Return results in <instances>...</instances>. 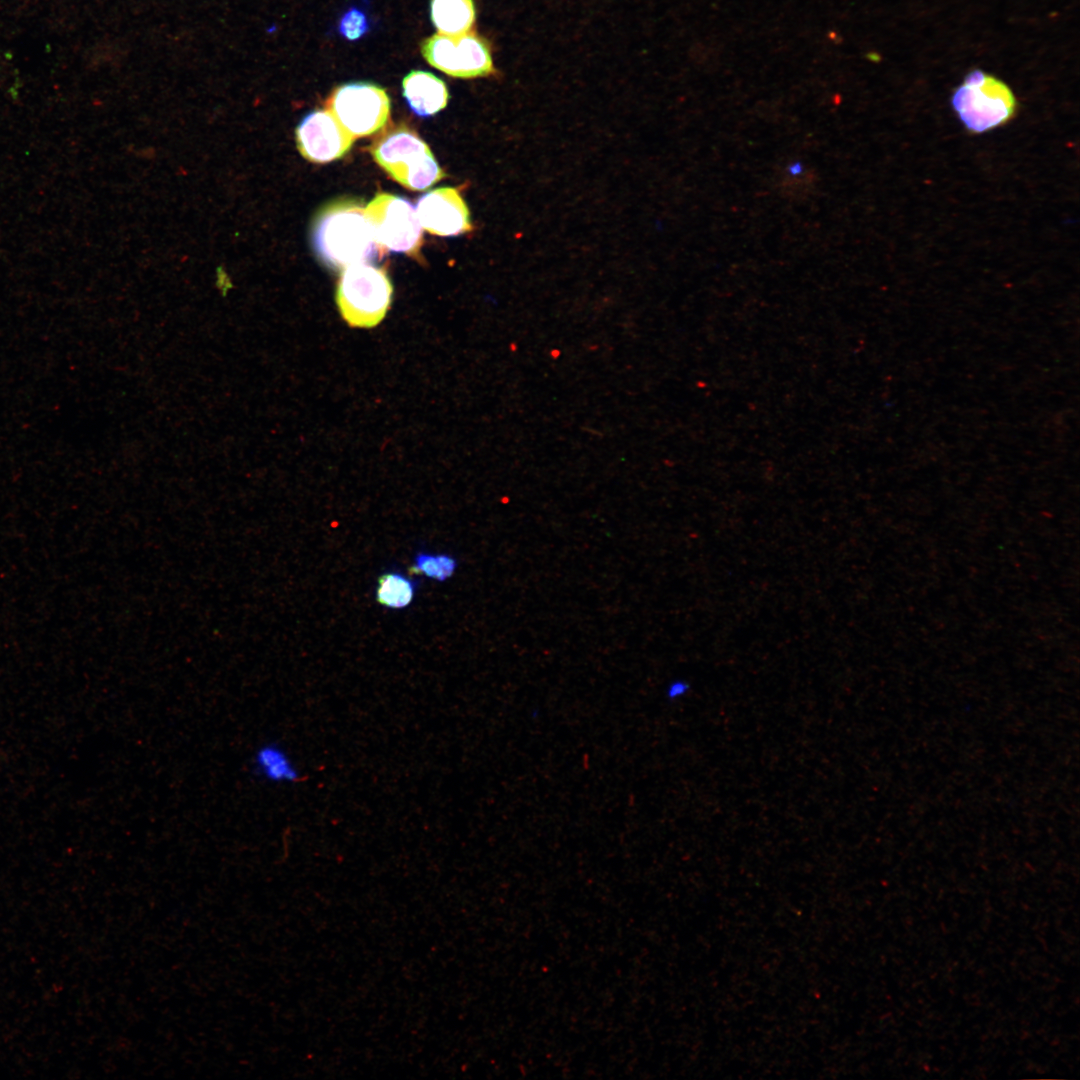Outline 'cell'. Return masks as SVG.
Wrapping results in <instances>:
<instances>
[{
    "label": "cell",
    "mask_w": 1080,
    "mask_h": 1080,
    "mask_svg": "<svg viewBox=\"0 0 1080 1080\" xmlns=\"http://www.w3.org/2000/svg\"><path fill=\"white\" fill-rule=\"evenodd\" d=\"M392 292V284L383 268L358 264L342 270L336 302L350 326L371 328L385 317Z\"/></svg>",
    "instance_id": "4"
},
{
    "label": "cell",
    "mask_w": 1080,
    "mask_h": 1080,
    "mask_svg": "<svg viewBox=\"0 0 1080 1080\" xmlns=\"http://www.w3.org/2000/svg\"><path fill=\"white\" fill-rule=\"evenodd\" d=\"M416 213L426 231L438 236H458L472 230L468 206L456 188L440 187L423 194Z\"/></svg>",
    "instance_id": "9"
},
{
    "label": "cell",
    "mask_w": 1080,
    "mask_h": 1080,
    "mask_svg": "<svg viewBox=\"0 0 1080 1080\" xmlns=\"http://www.w3.org/2000/svg\"><path fill=\"white\" fill-rule=\"evenodd\" d=\"M300 154L313 163H328L345 156L354 138L326 109L308 113L295 130Z\"/></svg>",
    "instance_id": "8"
},
{
    "label": "cell",
    "mask_w": 1080,
    "mask_h": 1080,
    "mask_svg": "<svg viewBox=\"0 0 1080 1080\" xmlns=\"http://www.w3.org/2000/svg\"><path fill=\"white\" fill-rule=\"evenodd\" d=\"M417 582L399 572L382 574L378 578L376 600L384 607L402 609L412 602Z\"/></svg>",
    "instance_id": "13"
},
{
    "label": "cell",
    "mask_w": 1080,
    "mask_h": 1080,
    "mask_svg": "<svg viewBox=\"0 0 1080 1080\" xmlns=\"http://www.w3.org/2000/svg\"><path fill=\"white\" fill-rule=\"evenodd\" d=\"M951 105L964 128L982 134L1001 127L1015 117L1017 101L1002 80L975 69L952 94Z\"/></svg>",
    "instance_id": "3"
},
{
    "label": "cell",
    "mask_w": 1080,
    "mask_h": 1080,
    "mask_svg": "<svg viewBox=\"0 0 1080 1080\" xmlns=\"http://www.w3.org/2000/svg\"><path fill=\"white\" fill-rule=\"evenodd\" d=\"M403 97L414 114L430 117L447 106L446 84L434 74L413 70L402 81Z\"/></svg>",
    "instance_id": "10"
},
{
    "label": "cell",
    "mask_w": 1080,
    "mask_h": 1080,
    "mask_svg": "<svg viewBox=\"0 0 1080 1080\" xmlns=\"http://www.w3.org/2000/svg\"><path fill=\"white\" fill-rule=\"evenodd\" d=\"M390 106L386 91L369 82L337 86L325 102V109L354 139L381 130L389 120Z\"/></svg>",
    "instance_id": "5"
},
{
    "label": "cell",
    "mask_w": 1080,
    "mask_h": 1080,
    "mask_svg": "<svg viewBox=\"0 0 1080 1080\" xmlns=\"http://www.w3.org/2000/svg\"><path fill=\"white\" fill-rule=\"evenodd\" d=\"M369 150L376 163L409 190L424 191L445 177L429 146L403 123L383 131Z\"/></svg>",
    "instance_id": "2"
},
{
    "label": "cell",
    "mask_w": 1080,
    "mask_h": 1080,
    "mask_svg": "<svg viewBox=\"0 0 1080 1080\" xmlns=\"http://www.w3.org/2000/svg\"><path fill=\"white\" fill-rule=\"evenodd\" d=\"M311 245L318 260L332 270L381 260L387 252L378 243L362 201L336 200L315 215Z\"/></svg>",
    "instance_id": "1"
},
{
    "label": "cell",
    "mask_w": 1080,
    "mask_h": 1080,
    "mask_svg": "<svg viewBox=\"0 0 1080 1080\" xmlns=\"http://www.w3.org/2000/svg\"><path fill=\"white\" fill-rule=\"evenodd\" d=\"M370 29L369 18L364 10L350 7L340 18L338 33L349 41L361 39Z\"/></svg>",
    "instance_id": "15"
},
{
    "label": "cell",
    "mask_w": 1080,
    "mask_h": 1080,
    "mask_svg": "<svg viewBox=\"0 0 1080 1080\" xmlns=\"http://www.w3.org/2000/svg\"><path fill=\"white\" fill-rule=\"evenodd\" d=\"M420 48L431 66L452 77H485L496 71L488 42L475 32L438 33L424 39Z\"/></svg>",
    "instance_id": "7"
},
{
    "label": "cell",
    "mask_w": 1080,
    "mask_h": 1080,
    "mask_svg": "<svg viewBox=\"0 0 1080 1080\" xmlns=\"http://www.w3.org/2000/svg\"><path fill=\"white\" fill-rule=\"evenodd\" d=\"M456 568L457 560L450 555L418 553L411 571L443 582L454 574Z\"/></svg>",
    "instance_id": "14"
},
{
    "label": "cell",
    "mask_w": 1080,
    "mask_h": 1080,
    "mask_svg": "<svg viewBox=\"0 0 1080 1080\" xmlns=\"http://www.w3.org/2000/svg\"><path fill=\"white\" fill-rule=\"evenodd\" d=\"M430 16L440 34L459 35L471 29L476 12L473 0H431Z\"/></svg>",
    "instance_id": "12"
},
{
    "label": "cell",
    "mask_w": 1080,
    "mask_h": 1080,
    "mask_svg": "<svg viewBox=\"0 0 1080 1080\" xmlns=\"http://www.w3.org/2000/svg\"><path fill=\"white\" fill-rule=\"evenodd\" d=\"M252 766L258 777L273 784L293 783L299 778L298 768L287 750L276 742H266L255 750Z\"/></svg>",
    "instance_id": "11"
},
{
    "label": "cell",
    "mask_w": 1080,
    "mask_h": 1080,
    "mask_svg": "<svg viewBox=\"0 0 1080 1080\" xmlns=\"http://www.w3.org/2000/svg\"><path fill=\"white\" fill-rule=\"evenodd\" d=\"M378 243L386 252L418 258L423 243L422 226L416 209L404 197L378 193L365 206Z\"/></svg>",
    "instance_id": "6"
}]
</instances>
